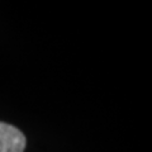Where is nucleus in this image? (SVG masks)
Here are the masks:
<instances>
[{
	"label": "nucleus",
	"instance_id": "nucleus-1",
	"mask_svg": "<svg viewBox=\"0 0 152 152\" xmlns=\"http://www.w3.org/2000/svg\"><path fill=\"white\" fill-rule=\"evenodd\" d=\"M24 148V134L18 128L0 122V152H23Z\"/></svg>",
	"mask_w": 152,
	"mask_h": 152
}]
</instances>
